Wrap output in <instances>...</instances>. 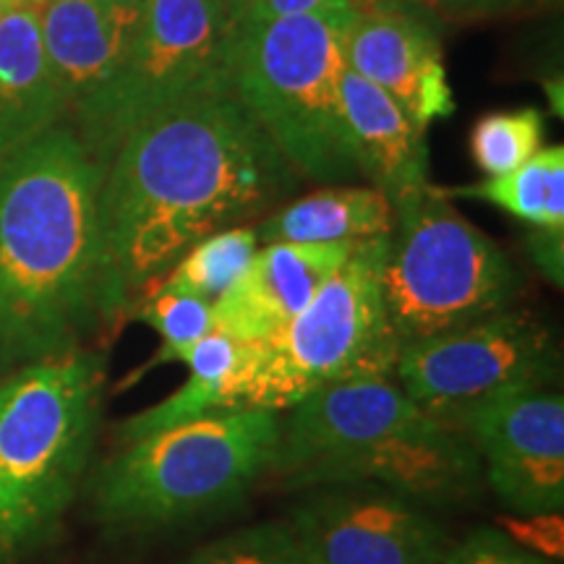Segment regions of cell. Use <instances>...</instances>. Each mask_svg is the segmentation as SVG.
I'll use <instances>...</instances> for the list:
<instances>
[{"mask_svg":"<svg viewBox=\"0 0 564 564\" xmlns=\"http://www.w3.org/2000/svg\"><path fill=\"white\" fill-rule=\"evenodd\" d=\"M293 186V167L228 87L171 105L126 137L100 188L102 324L204 238Z\"/></svg>","mask_w":564,"mask_h":564,"instance_id":"obj_1","label":"cell"},{"mask_svg":"<svg viewBox=\"0 0 564 564\" xmlns=\"http://www.w3.org/2000/svg\"><path fill=\"white\" fill-rule=\"evenodd\" d=\"M102 178L66 126L0 160V371L84 350L102 324Z\"/></svg>","mask_w":564,"mask_h":564,"instance_id":"obj_2","label":"cell"},{"mask_svg":"<svg viewBox=\"0 0 564 564\" xmlns=\"http://www.w3.org/2000/svg\"><path fill=\"white\" fill-rule=\"evenodd\" d=\"M272 470L285 486L373 484L419 505L460 502L481 481L474 444L415 405L392 366H366L291 408Z\"/></svg>","mask_w":564,"mask_h":564,"instance_id":"obj_3","label":"cell"},{"mask_svg":"<svg viewBox=\"0 0 564 564\" xmlns=\"http://www.w3.org/2000/svg\"><path fill=\"white\" fill-rule=\"evenodd\" d=\"M102 361L63 352L0 382V564L51 539L74 502L102 403Z\"/></svg>","mask_w":564,"mask_h":564,"instance_id":"obj_4","label":"cell"},{"mask_svg":"<svg viewBox=\"0 0 564 564\" xmlns=\"http://www.w3.org/2000/svg\"><path fill=\"white\" fill-rule=\"evenodd\" d=\"M278 413L223 408L118 444L97 470L91 505L100 523L126 531L175 525L236 502L272 468Z\"/></svg>","mask_w":564,"mask_h":564,"instance_id":"obj_5","label":"cell"},{"mask_svg":"<svg viewBox=\"0 0 564 564\" xmlns=\"http://www.w3.org/2000/svg\"><path fill=\"white\" fill-rule=\"evenodd\" d=\"M348 24L293 17L232 30L228 89L288 165L316 183L361 173L340 95Z\"/></svg>","mask_w":564,"mask_h":564,"instance_id":"obj_6","label":"cell"},{"mask_svg":"<svg viewBox=\"0 0 564 564\" xmlns=\"http://www.w3.org/2000/svg\"><path fill=\"white\" fill-rule=\"evenodd\" d=\"M392 207L382 301L398 350L512 306L520 291L512 259L463 217L442 188L426 181L400 194Z\"/></svg>","mask_w":564,"mask_h":564,"instance_id":"obj_7","label":"cell"},{"mask_svg":"<svg viewBox=\"0 0 564 564\" xmlns=\"http://www.w3.org/2000/svg\"><path fill=\"white\" fill-rule=\"evenodd\" d=\"M387 243L390 236L358 243L299 316L267 340L243 345L225 390L228 408L291 411L366 366H394L398 345L382 301Z\"/></svg>","mask_w":564,"mask_h":564,"instance_id":"obj_8","label":"cell"},{"mask_svg":"<svg viewBox=\"0 0 564 564\" xmlns=\"http://www.w3.org/2000/svg\"><path fill=\"white\" fill-rule=\"evenodd\" d=\"M236 19L230 0H144L133 42L95 121L79 133L97 165L108 167L129 133L171 105L228 87Z\"/></svg>","mask_w":564,"mask_h":564,"instance_id":"obj_9","label":"cell"},{"mask_svg":"<svg viewBox=\"0 0 564 564\" xmlns=\"http://www.w3.org/2000/svg\"><path fill=\"white\" fill-rule=\"evenodd\" d=\"M556 348L549 329L525 312L489 319L403 345L392 377L415 405L455 429L470 408L505 392L552 382Z\"/></svg>","mask_w":564,"mask_h":564,"instance_id":"obj_10","label":"cell"},{"mask_svg":"<svg viewBox=\"0 0 564 564\" xmlns=\"http://www.w3.org/2000/svg\"><path fill=\"white\" fill-rule=\"evenodd\" d=\"M285 525L308 564H436L449 549L419 502L373 484L327 486Z\"/></svg>","mask_w":564,"mask_h":564,"instance_id":"obj_11","label":"cell"},{"mask_svg":"<svg viewBox=\"0 0 564 564\" xmlns=\"http://www.w3.org/2000/svg\"><path fill=\"white\" fill-rule=\"evenodd\" d=\"M499 502L514 514L562 512L564 400L546 387L505 392L455 423Z\"/></svg>","mask_w":564,"mask_h":564,"instance_id":"obj_12","label":"cell"},{"mask_svg":"<svg viewBox=\"0 0 564 564\" xmlns=\"http://www.w3.org/2000/svg\"><path fill=\"white\" fill-rule=\"evenodd\" d=\"M352 74L384 89L421 129L455 112L440 37L426 21L392 3H366L343 34Z\"/></svg>","mask_w":564,"mask_h":564,"instance_id":"obj_13","label":"cell"},{"mask_svg":"<svg viewBox=\"0 0 564 564\" xmlns=\"http://www.w3.org/2000/svg\"><path fill=\"white\" fill-rule=\"evenodd\" d=\"M53 79L66 112L79 121V133L95 121L137 34L141 3H100V0H34ZM76 133V137H79Z\"/></svg>","mask_w":564,"mask_h":564,"instance_id":"obj_14","label":"cell"},{"mask_svg":"<svg viewBox=\"0 0 564 564\" xmlns=\"http://www.w3.org/2000/svg\"><path fill=\"white\" fill-rule=\"evenodd\" d=\"M358 243H267L212 303V329L243 345L267 340L312 303Z\"/></svg>","mask_w":564,"mask_h":564,"instance_id":"obj_15","label":"cell"},{"mask_svg":"<svg viewBox=\"0 0 564 564\" xmlns=\"http://www.w3.org/2000/svg\"><path fill=\"white\" fill-rule=\"evenodd\" d=\"M343 110L356 150L358 171L394 202L408 188L429 181V150L419 123L384 89L345 68Z\"/></svg>","mask_w":564,"mask_h":564,"instance_id":"obj_16","label":"cell"},{"mask_svg":"<svg viewBox=\"0 0 564 564\" xmlns=\"http://www.w3.org/2000/svg\"><path fill=\"white\" fill-rule=\"evenodd\" d=\"M66 112L47 63L37 13L21 6L0 13V160L58 126Z\"/></svg>","mask_w":564,"mask_h":564,"instance_id":"obj_17","label":"cell"},{"mask_svg":"<svg viewBox=\"0 0 564 564\" xmlns=\"http://www.w3.org/2000/svg\"><path fill=\"white\" fill-rule=\"evenodd\" d=\"M394 207L379 188H322L288 204L257 230L264 243H358L387 238Z\"/></svg>","mask_w":564,"mask_h":564,"instance_id":"obj_18","label":"cell"},{"mask_svg":"<svg viewBox=\"0 0 564 564\" xmlns=\"http://www.w3.org/2000/svg\"><path fill=\"white\" fill-rule=\"evenodd\" d=\"M444 196L484 199L533 228L564 232V147H549L505 175L476 186L442 188Z\"/></svg>","mask_w":564,"mask_h":564,"instance_id":"obj_19","label":"cell"},{"mask_svg":"<svg viewBox=\"0 0 564 564\" xmlns=\"http://www.w3.org/2000/svg\"><path fill=\"white\" fill-rule=\"evenodd\" d=\"M257 251L259 236L253 228L220 230L183 253L173 270L154 282L152 288L199 299L212 306L236 285V280L246 272Z\"/></svg>","mask_w":564,"mask_h":564,"instance_id":"obj_20","label":"cell"},{"mask_svg":"<svg viewBox=\"0 0 564 564\" xmlns=\"http://www.w3.org/2000/svg\"><path fill=\"white\" fill-rule=\"evenodd\" d=\"M544 116L539 108L491 112L470 131V154L476 167L489 175H505L541 152Z\"/></svg>","mask_w":564,"mask_h":564,"instance_id":"obj_21","label":"cell"},{"mask_svg":"<svg viewBox=\"0 0 564 564\" xmlns=\"http://www.w3.org/2000/svg\"><path fill=\"white\" fill-rule=\"evenodd\" d=\"M129 319L150 324L152 329H158L162 335V348L139 371L141 377V373L154 369V366L183 361L186 350L212 329V306L199 299H188V295L165 293L152 288V291H147L133 303Z\"/></svg>","mask_w":564,"mask_h":564,"instance_id":"obj_22","label":"cell"},{"mask_svg":"<svg viewBox=\"0 0 564 564\" xmlns=\"http://www.w3.org/2000/svg\"><path fill=\"white\" fill-rule=\"evenodd\" d=\"M181 564H308L285 523L238 528L196 549Z\"/></svg>","mask_w":564,"mask_h":564,"instance_id":"obj_23","label":"cell"},{"mask_svg":"<svg viewBox=\"0 0 564 564\" xmlns=\"http://www.w3.org/2000/svg\"><path fill=\"white\" fill-rule=\"evenodd\" d=\"M236 24H270L293 17H329L352 21L366 0H230Z\"/></svg>","mask_w":564,"mask_h":564,"instance_id":"obj_24","label":"cell"},{"mask_svg":"<svg viewBox=\"0 0 564 564\" xmlns=\"http://www.w3.org/2000/svg\"><path fill=\"white\" fill-rule=\"evenodd\" d=\"M436 564H546L528 549L518 546L502 533L478 531L463 541V544L449 546Z\"/></svg>","mask_w":564,"mask_h":564,"instance_id":"obj_25","label":"cell"},{"mask_svg":"<svg viewBox=\"0 0 564 564\" xmlns=\"http://www.w3.org/2000/svg\"><path fill=\"white\" fill-rule=\"evenodd\" d=\"M502 528L510 533V541L528 552L544 554L546 560H562L564 554V523L562 512L525 514L523 520L502 518Z\"/></svg>","mask_w":564,"mask_h":564,"instance_id":"obj_26","label":"cell"},{"mask_svg":"<svg viewBox=\"0 0 564 564\" xmlns=\"http://www.w3.org/2000/svg\"><path fill=\"white\" fill-rule=\"evenodd\" d=\"M562 230L535 228L531 238L535 262H539L541 270H544L549 274V280H554L556 285H562Z\"/></svg>","mask_w":564,"mask_h":564,"instance_id":"obj_27","label":"cell"},{"mask_svg":"<svg viewBox=\"0 0 564 564\" xmlns=\"http://www.w3.org/2000/svg\"><path fill=\"white\" fill-rule=\"evenodd\" d=\"M447 6H460V9H499V6L514 3V0H442Z\"/></svg>","mask_w":564,"mask_h":564,"instance_id":"obj_28","label":"cell"},{"mask_svg":"<svg viewBox=\"0 0 564 564\" xmlns=\"http://www.w3.org/2000/svg\"><path fill=\"white\" fill-rule=\"evenodd\" d=\"M34 0H0V6H3L6 11H11V9H21V6H32Z\"/></svg>","mask_w":564,"mask_h":564,"instance_id":"obj_29","label":"cell"},{"mask_svg":"<svg viewBox=\"0 0 564 564\" xmlns=\"http://www.w3.org/2000/svg\"><path fill=\"white\" fill-rule=\"evenodd\" d=\"M100 3H121V6H133V3H144V0H100Z\"/></svg>","mask_w":564,"mask_h":564,"instance_id":"obj_30","label":"cell"},{"mask_svg":"<svg viewBox=\"0 0 564 564\" xmlns=\"http://www.w3.org/2000/svg\"><path fill=\"white\" fill-rule=\"evenodd\" d=\"M366 3H398V0H366Z\"/></svg>","mask_w":564,"mask_h":564,"instance_id":"obj_31","label":"cell"},{"mask_svg":"<svg viewBox=\"0 0 564 564\" xmlns=\"http://www.w3.org/2000/svg\"><path fill=\"white\" fill-rule=\"evenodd\" d=\"M3 11H6V9H3V6H0V13H3Z\"/></svg>","mask_w":564,"mask_h":564,"instance_id":"obj_32","label":"cell"}]
</instances>
